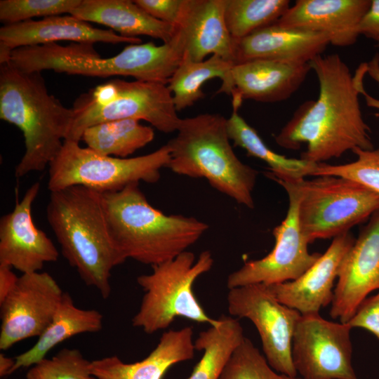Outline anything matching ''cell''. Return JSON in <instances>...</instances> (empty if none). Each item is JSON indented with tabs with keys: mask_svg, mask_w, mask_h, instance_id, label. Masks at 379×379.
Instances as JSON below:
<instances>
[{
	"mask_svg": "<svg viewBox=\"0 0 379 379\" xmlns=\"http://www.w3.org/2000/svg\"><path fill=\"white\" fill-rule=\"evenodd\" d=\"M117 93L103 105H95L77 98L74 119L65 140L79 142L88 127L105 121L133 119L149 122L164 133L176 132L180 121L167 84L114 79Z\"/></svg>",
	"mask_w": 379,
	"mask_h": 379,
	"instance_id": "10",
	"label": "cell"
},
{
	"mask_svg": "<svg viewBox=\"0 0 379 379\" xmlns=\"http://www.w3.org/2000/svg\"><path fill=\"white\" fill-rule=\"evenodd\" d=\"M234 41V64L258 59L310 62L330 44L326 34L276 23Z\"/></svg>",
	"mask_w": 379,
	"mask_h": 379,
	"instance_id": "22",
	"label": "cell"
},
{
	"mask_svg": "<svg viewBox=\"0 0 379 379\" xmlns=\"http://www.w3.org/2000/svg\"><path fill=\"white\" fill-rule=\"evenodd\" d=\"M182 58V46L172 39L161 45L152 41L130 44L107 58H100L93 44L24 46L12 51L10 62L25 72L53 70L93 77L124 76L167 84Z\"/></svg>",
	"mask_w": 379,
	"mask_h": 379,
	"instance_id": "5",
	"label": "cell"
},
{
	"mask_svg": "<svg viewBox=\"0 0 379 379\" xmlns=\"http://www.w3.org/2000/svg\"><path fill=\"white\" fill-rule=\"evenodd\" d=\"M354 241L350 232L334 237L325 253L300 277L267 286L281 303L301 314L319 313L332 302L341 262Z\"/></svg>",
	"mask_w": 379,
	"mask_h": 379,
	"instance_id": "17",
	"label": "cell"
},
{
	"mask_svg": "<svg viewBox=\"0 0 379 379\" xmlns=\"http://www.w3.org/2000/svg\"><path fill=\"white\" fill-rule=\"evenodd\" d=\"M15 364V359L6 357L4 354H0V376L5 377L13 373Z\"/></svg>",
	"mask_w": 379,
	"mask_h": 379,
	"instance_id": "39",
	"label": "cell"
},
{
	"mask_svg": "<svg viewBox=\"0 0 379 379\" xmlns=\"http://www.w3.org/2000/svg\"><path fill=\"white\" fill-rule=\"evenodd\" d=\"M239 108L233 106L232 112L227 119L230 140L235 146L245 149L248 156L265 162L269 167V171L265 173L268 178L294 182L312 175L317 164L302 159L287 158L274 152L266 145L255 129L239 115Z\"/></svg>",
	"mask_w": 379,
	"mask_h": 379,
	"instance_id": "26",
	"label": "cell"
},
{
	"mask_svg": "<svg viewBox=\"0 0 379 379\" xmlns=\"http://www.w3.org/2000/svg\"><path fill=\"white\" fill-rule=\"evenodd\" d=\"M220 379H302L274 370L265 357L247 338L236 349Z\"/></svg>",
	"mask_w": 379,
	"mask_h": 379,
	"instance_id": "31",
	"label": "cell"
},
{
	"mask_svg": "<svg viewBox=\"0 0 379 379\" xmlns=\"http://www.w3.org/2000/svg\"><path fill=\"white\" fill-rule=\"evenodd\" d=\"M300 181L275 180L286 191L289 204L286 218L273 230L274 246L266 256L246 262L230 274L227 279L228 289L253 284L273 285L293 281L311 267L321 255L309 252L310 243L300 230Z\"/></svg>",
	"mask_w": 379,
	"mask_h": 379,
	"instance_id": "11",
	"label": "cell"
},
{
	"mask_svg": "<svg viewBox=\"0 0 379 379\" xmlns=\"http://www.w3.org/2000/svg\"><path fill=\"white\" fill-rule=\"evenodd\" d=\"M371 0H298L275 23L282 27L321 33L330 44L345 47L359 36L358 25Z\"/></svg>",
	"mask_w": 379,
	"mask_h": 379,
	"instance_id": "18",
	"label": "cell"
},
{
	"mask_svg": "<svg viewBox=\"0 0 379 379\" xmlns=\"http://www.w3.org/2000/svg\"><path fill=\"white\" fill-rule=\"evenodd\" d=\"M347 323L335 322L319 313L301 314L292 340L291 354L302 379H358L352 366Z\"/></svg>",
	"mask_w": 379,
	"mask_h": 379,
	"instance_id": "13",
	"label": "cell"
},
{
	"mask_svg": "<svg viewBox=\"0 0 379 379\" xmlns=\"http://www.w3.org/2000/svg\"><path fill=\"white\" fill-rule=\"evenodd\" d=\"M375 290H379V209L368 219L341 262L330 316L347 323Z\"/></svg>",
	"mask_w": 379,
	"mask_h": 379,
	"instance_id": "15",
	"label": "cell"
},
{
	"mask_svg": "<svg viewBox=\"0 0 379 379\" xmlns=\"http://www.w3.org/2000/svg\"><path fill=\"white\" fill-rule=\"evenodd\" d=\"M170 149L167 144L139 157L117 158L98 154L79 142L65 140L48 166V189L54 192L82 186L101 194L116 192L132 183L154 184L167 168Z\"/></svg>",
	"mask_w": 379,
	"mask_h": 379,
	"instance_id": "8",
	"label": "cell"
},
{
	"mask_svg": "<svg viewBox=\"0 0 379 379\" xmlns=\"http://www.w3.org/2000/svg\"><path fill=\"white\" fill-rule=\"evenodd\" d=\"M74 116L72 108L48 93L41 72H25L11 62L0 64V118L16 126L25 140L16 178L49 166L63 145Z\"/></svg>",
	"mask_w": 379,
	"mask_h": 379,
	"instance_id": "3",
	"label": "cell"
},
{
	"mask_svg": "<svg viewBox=\"0 0 379 379\" xmlns=\"http://www.w3.org/2000/svg\"><path fill=\"white\" fill-rule=\"evenodd\" d=\"M377 42V46L379 47V38L375 40Z\"/></svg>",
	"mask_w": 379,
	"mask_h": 379,
	"instance_id": "42",
	"label": "cell"
},
{
	"mask_svg": "<svg viewBox=\"0 0 379 379\" xmlns=\"http://www.w3.org/2000/svg\"><path fill=\"white\" fill-rule=\"evenodd\" d=\"M314 177L299 182V223L310 244L350 232L379 209V195L362 185L340 176Z\"/></svg>",
	"mask_w": 379,
	"mask_h": 379,
	"instance_id": "9",
	"label": "cell"
},
{
	"mask_svg": "<svg viewBox=\"0 0 379 379\" xmlns=\"http://www.w3.org/2000/svg\"><path fill=\"white\" fill-rule=\"evenodd\" d=\"M234 65L217 55L201 62H194L183 57L167 84L176 110L182 111L202 99L205 96L203 84L211 79L222 80V85L216 93L232 95V69Z\"/></svg>",
	"mask_w": 379,
	"mask_h": 379,
	"instance_id": "27",
	"label": "cell"
},
{
	"mask_svg": "<svg viewBox=\"0 0 379 379\" xmlns=\"http://www.w3.org/2000/svg\"><path fill=\"white\" fill-rule=\"evenodd\" d=\"M244 338L237 319L222 316L216 324L201 331L194 341L195 350L204 352L187 379H220Z\"/></svg>",
	"mask_w": 379,
	"mask_h": 379,
	"instance_id": "28",
	"label": "cell"
},
{
	"mask_svg": "<svg viewBox=\"0 0 379 379\" xmlns=\"http://www.w3.org/2000/svg\"><path fill=\"white\" fill-rule=\"evenodd\" d=\"M19 277L12 271V267L0 265V303L15 288Z\"/></svg>",
	"mask_w": 379,
	"mask_h": 379,
	"instance_id": "38",
	"label": "cell"
},
{
	"mask_svg": "<svg viewBox=\"0 0 379 379\" xmlns=\"http://www.w3.org/2000/svg\"><path fill=\"white\" fill-rule=\"evenodd\" d=\"M310 64L318 79V98L296 109L274 137L277 144L295 150L306 143L300 159L316 164L355 148L373 149L359 100L367 62L361 64L354 75L337 53L318 55Z\"/></svg>",
	"mask_w": 379,
	"mask_h": 379,
	"instance_id": "1",
	"label": "cell"
},
{
	"mask_svg": "<svg viewBox=\"0 0 379 379\" xmlns=\"http://www.w3.org/2000/svg\"><path fill=\"white\" fill-rule=\"evenodd\" d=\"M176 135L166 143L167 166L173 173L205 178L216 190L249 208L258 172L234 153L227 130V119L216 113L182 119Z\"/></svg>",
	"mask_w": 379,
	"mask_h": 379,
	"instance_id": "6",
	"label": "cell"
},
{
	"mask_svg": "<svg viewBox=\"0 0 379 379\" xmlns=\"http://www.w3.org/2000/svg\"><path fill=\"white\" fill-rule=\"evenodd\" d=\"M347 324L368 331L379 340V291L361 302Z\"/></svg>",
	"mask_w": 379,
	"mask_h": 379,
	"instance_id": "36",
	"label": "cell"
},
{
	"mask_svg": "<svg viewBox=\"0 0 379 379\" xmlns=\"http://www.w3.org/2000/svg\"><path fill=\"white\" fill-rule=\"evenodd\" d=\"M195 350L192 328L187 326L164 332L155 348L139 361L107 357L91 361L90 371L97 379H162L173 365L192 359Z\"/></svg>",
	"mask_w": 379,
	"mask_h": 379,
	"instance_id": "23",
	"label": "cell"
},
{
	"mask_svg": "<svg viewBox=\"0 0 379 379\" xmlns=\"http://www.w3.org/2000/svg\"><path fill=\"white\" fill-rule=\"evenodd\" d=\"M358 33L374 40L379 38V0H371L369 8L358 25Z\"/></svg>",
	"mask_w": 379,
	"mask_h": 379,
	"instance_id": "37",
	"label": "cell"
},
{
	"mask_svg": "<svg viewBox=\"0 0 379 379\" xmlns=\"http://www.w3.org/2000/svg\"><path fill=\"white\" fill-rule=\"evenodd\" d=\"M312 69L310 62L258 59L235 64L232 69V105L243 100L276 102L289 98Z\"/></svg>",
	"mask_w": 379,
	"mask_h": 379,
	"instance_id": "20",
	"label": "cell"
},
{
	"mask_svg": "<svg viewBox=\"0 0 379 379\" xmlns=\"http://www.w3.org/2000/svg\"><path fill=\"white\" fill-rule=\"evenodd\" d=\"M214 260L204 251L195 260L194 254L185 251L175 258L152 266L149 274L138 277L144 291L132 325L148 334L168 328L177 317H183L210 326L218 319L211 318L197 299L192 289L194 281L210 271Z\"/></svg>",
	"mask_w": 379,
	"mask_h": 379,
	"instance_id": "7",
	"label": "cell"
},
{
	"mask_svg": "<svg viewBox=\"0 0 379 379\" xmlns=\"http://www.w3.org/2000/svg\"><path fill=\"white\" fill-rule=\"evenodd\" d=\"M185 0H135L153 18L176 27L181 18Z\"/></svg>",
	"mask_w": 379,
	"mask_h": 379,
	"instance_id": "35",
	"label": "cell"
},
{
	"mask_svg": "<svg viewBox=\"0 0 379 379\" xmlns=\"http://www.w3.org/2000/svg\"><path fill=\"white\" fill-rule=\"evenodd\" d=\"M46 218L64 258L86 286L108 298L112 271L126 259L110 234L102 194L82 186L51 192Z\"/></svg>",
	"mask_w": 379,
	"mask_h": 379,
	"instance_id": "2",
	"label": "cell"
},
{
	"mask_svg": "<svg viewBox=\"0 0 379 379\" xmlns=\"http://www.w3.org/2000/svg\"><path fill=\"white\" fill-rule=\"evenodd\" d=\"M225 0H185L175 27L184 44V58L194 62L217 55L234 63V41L225 20Z\"/></svg>",
	"mask_w": 379,
	"mask_h": 379,
	"instance_id": "21",
	"label": "cell"
},
{
	"mask_svg": "<svg viewBox=\"0 0 379 379\" xmlns=\"http://www.w3.org/2000/svg\"><path fill=\"white\" fill-rule=\"evenodd\" d=\"M288 0H225V20L234 41L275 23L290 8Z\"/></svg>",
	"mask_w": 379,
	"mask_h": 379,
	"instance_id": "30",
	"label": "cell"
},
{
	"mask_svg": "<svg viewBox=\"0 0 379 379\" xmlns=\"http://www.w3.org/2000/svg\"><path fill=\"white\" fill-rule=\"evenodd\" d=\"M154 138L152 127L133 119L102 122L87 128L81 139L94 152L117 158H128Z\"/></svg>",
	"mask_w": 379,
	"mask_h": 379,
	"instance_id": "29",
	"label": "cell"
},
{
	"mask_svg": "<svg viewBox=\"0 0 379 379\" xmlns=\"http://www.w3.org/2000/svg\"><path fill=\"white\" fill-rule=\"evenodd\" d=\"M102 319L98 310L77 307L69 293L64 292L51 321L36 343L15 358L13 373L39 362L53 347L68 338L81 333L100 331L102 328Z\"/></svg>",
	"mask_w": 379,
	"mask_h": 379,
	"instance_id": "25",
	"label": "cell"
},
{
	"mask_svg": "<svg viewBox=\"0 0 379 379\" xmlns=\"http://www.w3.org/2000/svg\"><path fill=\"white\" fill-rule=\"evenodd\" d=\"M59 41L93 44L97 42L113 44H137L142 42L139 37L124 36L112 29L94 27L72 15L6 24L0 28V48L9 52L20 47L39 46Z\"/></svg>",
	"mask_w": 379,
	"mask_h": 379,
	"instance_id": "19",
	"label": "cell"
},
{
	"mask_svg": "<svg viewBox=\"0 0 379 379\" xmlns=\"http://www.w3.org/2000/svg\"><path fill=\"white\" fill-rule=\"evenodd\" d=\"M81 0H1L0 20L4 25L69 13Z\"/></svg>",
	"mask_w": 379,
	"mask_h": 379,
	"instance_id": "34",
	"label": "cell"
},
{
	"mask_svg": "<svg viewBox=\"0 0 379 379\" xmlns=\"http://www.w3.org/2000/svg\"><path fill=\"white\" fill-rule=\"evenodd\" d=\"M366 73L378 84L379 86V54L375 53L367 62Z\"/></svg>",
	"mask_w": 379,
	"mask_h": 379,
	"instance_id": "40",
	"label": "cell"
},
{
	"mask_svg": "<svg viewBox=\"0 0 379 379\" xmlns=\"http://www.w3.org/2000/svg\"><path fill=\"white\" fill-rule=\"evenodd\" d=\"M230 315L249 319L255 326L268 364L276 371L298 376L292 354V340L301 314L282 303L269 286L253 284L229 289Z\"/></svg>",
	"mask_w": 379,
	"mask_h": 379,
	"instance_id": "12",
	"label": "cell"
},
{
	"mask_svg": "<svg viewBox=\"0 0 379 379\" xmlns=\"http://www.w3.org/2000/svg\"><path fill=\"white\" fill-rule=\"evenodd\" d=\"M39 190V182L32 185L13 211L0 220V265L22 274L40 272L59 256L51 239L34 223L32 208Z\"/></svg>",
	"mask_w": 379,
	"mask_h": 379,
	"instance_id": "16",
	"label": "cell"
},
{
	"mask_svg": "<svg viewBox=\"0 0 379 379\" xmlns=\"http://www.w3.org/2000/svg\"><path fill=\"white\" fill-rule=\"evenodd\" d=\"M361 94L365 96L368 106L379 109V100H377L367 94L364 90V87L361 90Z\"/></svg>",
	"mask_w": 379,
	"mask_h": 379,
	"instance_id": "41",
	"label": "cell"
},
{
	"mask_svg": "<svg viewBox=\"0 0 379 379\" xmlns=\"http://www.w3.org/2000/svg\"><path fill=\"white\" fill-rule=\"evenodd\" d=\"M90 364L79 350L64 348L32 366L26 379H97L90 371Z\"/></svg>",
	"mask_w": 379,
	"mask_h": 379,
	"instance_id": "33",
	"label": "cell"
},
{
	"mask_svg": "<svg viewBox=\"0 0 379 379\" xmlns=\"http://www.w3.org/2000/svg\"><path fill=\"white\" fill-rule=\"evenodd\" d=\"M70 15L109 27L124 36L145 35L163 43L170 42L176 30L175 27L153 18L131 0H81Z\"/></svg>",
	"mask_w": 379,
	"mask_h": 379,
	"instance_id": "24",
	"label": "cell"
},
{
	"mask_svg": "<svg viewBox=\"0 0 379 379\" xmlns=\"http://www.w3.org/2000/svg\"><path fill=\"white\" fill-rule=\"evenodd\" d=\"M63 291L45 272L22 274L15 288L0 303V349L39 337L51 321Z\"/></svg>",
	"mask_w": 379,
	"mask_h": 379,
	"instance_id": "14",
	"label": "cell"
},
{
	"mask_svg": "<svg viewBox=\"0 0 379 379\" xmlns=\"http://www.w3.org/2000/svg\"><path fill=\"white\" fill-rule=\"evenodd\" d=\"M357 159L351 163L332 165L317 164L312 175H335L355 181L379 195V147L372 149L355 148Z\"/></svg>",
	"mask_w": 379,
	"mask_h": 379,
	"instance_id": "32",
	"label": "cell"
},
{
	"mask_svg": "<svg viewBox=\"0 0 379 379\" xmlns=\"http://www.w3.org/2000/svg\"><path fill=\"white\" fill-rule=\"evenodd\" d=\"M102 194L110 234L126 260L153 266L173 259L208 229L194 217L166 215L153 207L138 182Z\"/></svg>",
	"mask_w": 379,
	"mask_h": 379,
	"instance_id": "4",
	"label": "cell"
}]
</instances>
